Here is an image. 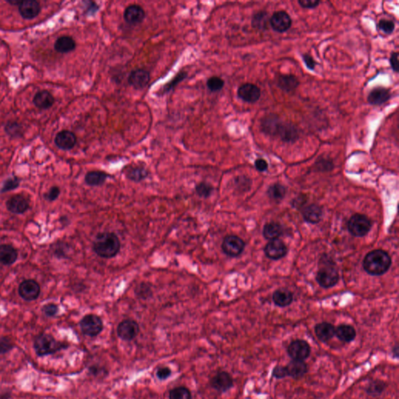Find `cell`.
<instances>
[{"mask_svg":"<svg viewBox=\"0 0 399 399\" xmlns=\"http://www.w3.org/2000/svg\"><path fill=\"white\" fill-rule=\"evenodd\" d=\"M41 288L35 280H25L19 286V294L26 301H33L38 299Z\"/></svg>","mask_w":399,"mask_h":399,"instance_id":"cell-11","label":"cell"},{"mask_svg":"<svg viewBox=\"0 0 399 399\" xmlns=\"http://www.w3.org/2000/svg\"><path fill=\"white\" fill-rule=\"evenodd\" d=\"M150 74L143 69H138L132 71L128 78L129 85L137 90L144 89L150 81Z\"/></svg>","mask_w":399,"mask_h":399,"instance_id":"cell-17","label":"cell"},{"mask_svg":"<svg viewBox=\"0 0 399 399\" xmlns=\"http://www.w3.org/2000/svg\"><path fill=\"white\" fill-rule=\"evenodd\" d=\"M303 59L308 69L313 70L317 65V62L313 59L311 55H308V54H304L303 55Z\"/></svg>","mask_w":399,"mask_h":399,"instance_id":"cell-51","label":"cell"},{"mask_svg":"<svg viewBox=\"0 0 399 399\" xmlns=\"http://www.w3.org/2000/svg\"><path fill=\"white\" fill-rule=\"evenodd\" d=\"M348 228L353 236L362 237L370 232L371 229V222L365 215L356 214L349 219Z\"/></svg>","mask_w":399,"mask_h":399,"instance_id":"cell-5","label":"cell"},{"mask_svg":"<svg viewBox=\"0 0 399 399\" xmlns=\"http://www.w3.org/2000/svg\"><path fill=\"white\" fill-rule=\"evenodd\" d=\"M41 11L39 4L35 0L21 1L19 5V12L25 19H32L38 15Z\"/></svg>","mask_w":399,"mask_h":399,"instance_id":"cell-21","label":"cell"},{"mask_svg":"<svg viewBox=\"0 0 399 399\" xmlns=\"http://www.w3.org/2000/svg\"><path fill=\"white\" fill-rule=\"evenodd\" d=\"M263 236L269 240L278 239L282 235V228L279 223L270 222L265 225L263 230Z\"/></svg>","mask_w":399,"mask_h":399,"instance_id":"cell-33","label":"cell"},{"mask_svg":"<svg viewBox=\"0 0 399 399\" xmlns=\"http://www.w3.org/2000/svg\"><path fill=\"white\" fill-rule=\"evenodd\" d=\"M287 353L292 360L304 361L310 356L311 347L306 341L296 339L288 346Z\"/></svg>","mask_w":399,"mask_h":399,"instance_id":"cell-6","label":"cell"},{"mask_svg":"<svg viewBox=\"0 0 399 399\" xmlns=\"http://www.w3.org/2000/svg\"><path fill=\"white\" fill-rule=\"evenodd\" d=\"M80 327L85 336L96 337L103 330V322L97 315L88 314L81 319Z\"/></svg>","mask_w":399,"mask_h":399,"instance_id":"cell-4","label":"cell"},{"mask_svg":"<svg viewBox=\"0 0 399 399\" xmlns=\"http://www.w3.org/2000/svg\"><path fill=\"white\" fill-rule=\"evenodd\" d=\"M276 137H279L284 142L293 143L299 139V130L294 124L282 121Z\"/></svg>","mask_w":399,"mask_h":399,"instance_id":"cell-15","label":"cell"},{"mask_svg":"<svg viewBox=\"0 0 399 399\" xmlns=\"http://www.w3.org/2000/svg\"><path fill=\"white\" fill-rule=\"evenodd\" d=\"M213 189V186L210 183H208L206 182H200L199 184L196 185L195 187L196 194L200 197L203 198L209 197L212 195Z\"/></svg>","mask_w":399,"mask_h":399,"instance_id":"cell-38","label":"cell"},{"mask_svg":"<svg viewBox=\"0 0 399 399\" xmlns=\"http://www.w3.org/2000/svg\"><path fill=\"white\" fill-rule=\"evenodd\" d=\"M315 334L322 343H327L336 335V327L331 323L322 322L315 327Z\"/></svg>","mask_w":399,"mask_h":399,"instance_id":"cell-23","label":"cell"},{"mask_svg":"<svg viewBox=\"0 0 399 399\" xmlns=\"http://www.w3.org/2000/svg\"><path fill=\"white\" fill-rule=\"evenodd\" d=\"M169 399H192V394L189 389L181 386L170 390Z\"/></svg>","mask_w":399,"mask_h":399,"instance_id":"cell-37","label":"cell"},{"mask_svg":"<svg viewBox=\"0 0 399 399\" xmlns=\"http://www.w3.org/2000/svg\"><path fill=\"white\" fill-rule=\"evenodd\" d=\"M282 122V119L277 115L271 114L262 119L260 129L268 136L276 137Z\"/></svg>","mask_w":399,"mask_h":399,"instance_id":"cell-16","label":"cell"},{"mask_svg":"<svg viewBox=\"0 0 399 399\" xmlns=\"http://www.w3.org/2000/svg\"><path fill=\"white\" fill-rule=\"evenodd\" d=\"M286 367L287 377H293L294 379L302 378L306 375L308 371V366L304 361L300 360H291Z\"/></svg>","mask_w":399,"mask_h":399,"instance_id":"cell-19","label":"cell"},{"mask_svg":"<svg viewBox=\"0 0 399 399\" xmlns=\"http://www.w3.org/2000/svg\"><path fill=\"white\" fill-rule=\"evenodd\" d=\"M391 260L387 252L377 249L370 252L363 260V268L371 276H381L390 268Z\"/></svg>","mask_w":399,"mask_h":399,"instance_id":"cell-2","label":"cell"},{"mask_svg":"<svg viewBox=\"0 0 399 399\" xmlns=\"http://www.w3.org/2000/svg\"><path fill=\"white\" fill-rule=\"evenodd\" d=\"M108 177L109 175L102 171H91L85 176V182L91 186H102Z\"/></svg>","mask_w":399,"mask_h":399,"instance_id":"cell-29","label":"cell"},{"mask_svg":"<svg viewBox=\"0 0 399 399\" xmlns=\"http://www.w3.org/2000/svg\"><path fill=\"white\" fill-rule=\"evenodd\" d=\"M298 4L305 9H313L320 5L319 0H299Z\"/></svg>","mask_w":399,"mask_h":399,"instance_id":"cell-46","label":"cell"},{"mask_svg":"<svg viewBox=\"0 0 399 399\" xmlns=\"http://www.w3.org/2000/svg\"><path fill=\"white\" fill-rule=\"evenodd\" d=\"M390 93L388 89L382 87L373 88L367 97V101L370 105H380L385 103L390 99Z\"/></svg>","mask_w":399,"mask_h":399,"instance_id":"cell-22","label":"cell"},{"mask_svg":"<svg viewBox=\"0 0 399 399\" xmlns=\"http://www.w3.org/2000/svg\"><path fill=\"white\" fill-rule=\"evenodd\" d=\"M293 300V296L290 291L282 289L276 291L273 294V301L277 306L281 307L289 306Z\"/></svg>","mask_w":399,"mask_h":399,"instance_id":"cell-28","label":"cell"},{"mask_svg":"<svg viewBox=\"0 0 399 399\" xmlns=\"http://www.w3.org/2000/svg\"><path fill=\"white\" fill-rule=\"evenodd\" d=\"M286 188L280 184L272 185V186H270V188H269V191H268L269 196L272 198V199L275 200L282 199V198L284 197L285 195H286Z\"/></svg>","mask_w":399,"mask_h":399,"instance_id":"cell-39","label":"cell"},{"mask_svg":"<svg viewBox=\"0 0 399 399\" xmlns=\"http://www.w3.org/2000/svg\"><path fill=\"white\" fill-rule=\"evenodd\" d=\"M7 208L11 213L23 214L29 208L28 200L21 195H14L7 202Z\"/></svg>","mask_w":399,"mask_h":399,"instance_id":"cell-20","label":"cell"},{"mask_svg":"<svg viewBox=\"0 0 399 399\" xmlns=\"http://www.w3.org/2000/svg\"><path fill=\"white\" fill-rule=\"evenodd\" d=\"M378 26L379 28L386 34H391L395 28L394 23L388 20H381L379 22Z\"/></svg>","mask_w":399,"mask_h":399,"instance_id":"cell-42","label":"cell"},{"mask_svg":"<svg viewBox=\"0 0 399 399\" xmlns=\"http://www.w3.org/2000/svg\"><path fill=\"white\" fill-rule=\"evenodd\" d=\"M211 386L219 392H226L233 386V378L228 372H219L211 380Z\"/></svg>","mask_w":399,"mask_h":399,"instance_id":"cell-13","label":"cell"},{"mask_svg":"<svg viewBox=\"0 0 399 399\" xmlns=\"http://www.w3.org/2000/svg\"><path fill=\"white\" fill-rule=\"evenodd\" d=\"M265 254L272 260H279L286 256L287 247L282 240L276 239L270 240L264 248Z\"/></svg>","mask_w":399,"mask_h":399,"instance_id":"cell-14","label":"cell"},{"mask_svg":"<svg viewBox=\"0 0 399 399\" xmlns=\"http://www.w3.org/2000/svg\"><path fill=\"white\" fill-rule=\"evenodd\" d=\"M139 324L135 320L126 319L119 323L117 327V335L122 340L132 341L139 334Z\"/></svg>","mask_w":399,"mask_h":399,"instance_id":"cell-9","label":"cell"},{"mask_svg":"<svg viewBox=\"0 0 399 399\" xmlns=\"http://www.w3.org/2000/svg\"><path fill=\"white\" fill-rule=\"evenodd\" d=\"M186 77V73H181V74H178L177 76L174 78L172 81H171L169 85L166 86V90L169 91V90L172 89V88H173V87L176 86L178 83L180 82V81L184 79Z\"/></svg>","mask_w":399,"mask_h":399,"instance_id":"cell-50","label":"cell"},{"mask_svg":"<svg viewBox=\"0 0 399 399\" xmlns=\"http://www.w3.org/2000/svg\"><path fill=\"white\" fill-rule=\"evenodd\" d=\"M18 251L11 245H0V263L11 265L18 259Z\"/></svg>","mask_w":399,"mask_h":399,"instance_id":"cell-26","label":"cell"},{"mask_svg":"<svg viewBox=\"0 0 399 399\" xmlns=\"http://www.w3.org/2000/svg\"><path fill=\"white\" fill-rule=\"evenodd\" d=\"M126 176L129 180L139 182L146 179L148 176V172L143 167L135 166L127 169L126 171Z\"/></svg>","mask_w":399,"mask_h":399,"instance_id":"cell-34","label":"cell"},{"mask_svg":"<svg viewBox=\"0 0 399 399\" xmlns=\"http://www.w3.org/2000/svg\"><path fill=\"white\" fill-rule=\"evenodd\" d=\"M59 194H60V189H59V188L57 187V186H53V187L49 189L48 193H45V198L47 201H48V202H53V201H55V200L58 198Z\"/></svg>","mask_w":399,"mask_h":399,"instance_id":"cell-48","label":"cell"},{"mask_svg":"<svg viewBox=\"0 0 399 399\" xmlns=\"http://www.w3.org/2000/svg\"><path fill=\"white\" fill-rule=\"evenodd\" d=\"M58 310H59L58 306L55 304H52V303L45 305L42 308V312L46 315L47 317H54L58 313Z\"/></svg>","mask_w":399,"mask_h":399,"instance_id":"cell-47","label":"cell"},{"mask_svg":"<svg viewBox=\"0 0 399 399\" xmlns=\"http://www.w3.org/2000/svg\"><path fill=\"white\" fill-rule=\"evenodd\" d=\"M244 247L245 243L243 239L236 236H226L222 245L224 253L232 257L240 255Z\"/></svg>","mask_w":399,"mask_h":399,"instance_id":"cell-8","label":"cell"},{"mask_svg":"<svg viewBox=\"0 0 399 399\" xmlns=\"http://www.w3.org/2000/svg\"><path fill=\"white\" fill-rule=\"evenodd\" d=\"M119 238L113 232H101L97 235L93 243V249L102 258H112L120 250Z\"/></svg>","mask_w":399,"mask_h":399,"instance_id":"cell-1","label":"cell"},{"mask_svg":"<svg viewBox=\"0 0 399 399\" xmlns=\"http://www.w3.org/2000/svg\"><path fill=\"white\" fill-rule=\"evenodd\" d=\"M339 279V276L337 269L331 265L323 266L317 272V281L318 284L322 287H333L337 284Z\"/></svg>","mask_w":399,"mask_h":399,"instance_id":"cell-7","label":"cell"},{"mask_svg":"<svg viewBox=\"0 0 399 399\" xmlns=\"http://www.w3.org/2000/svg\"><path fill=\"white\" fill-rule=\"evenodd\" d=\"M68 347L69 345L57 341L53 336L45 333L38 335L34 341V349L39 357L55 354Z\"/></svg>","mask_w":399,"mask_h":399,"instance_id":"cell-3","label":"cell"},{"mask_svg":"<svg viewBox=\"0 0 399 399\" xmlns=\"http://www.w3.org/2000/svg\"><path fill=\"white\" fill-rule=\"evenodd\" d=\"M390 66L394 72H398V53L397 52H393L390 57Z\"/></svg>","mask_w":399,"mask_h":399,"instance_id":"cell-49","label":"cell"},{"mask_svg":"<svg viewBox=\"0 0 399 399\" xmlns=\"http://www.w3.org/2000/svg\"><path fill=\"white\" fill-rule=\"evenodd\" d=\"M34 102L39 109H48L53 105L54 98L48 91H41L35 95Z\"/></svg>","mask_w":399,"mask_h":399,"instance_id":"cell-30","label":"cell"},{"mask_svg":"<svg viewBox=\"0 0 399 399\" xmlns=\"http://www.w3.org/2000/svg\"><path fill=\"white\" fill-rule=\"evenodd\" d=\"M335 336L343 343H350L356 339V331L353 326L349 324H341L336 328Z\"/></svg>","mask_w":399,"mask_h":399,"instance_id":"cell-25","label":"cell"},{"mask_svg":"<svg viewBox=\"0 0 399 399\" xmlns=\"http://www.w3.org/2000/svg\"><path fill=\"white\" fill-rule=\"evenodd\" d=\"M270 25L276 32L284 33L292 26V19L286 11H277L271 17Z\"/></svg>","mask_w":399,"mask_h":399,"instance_id":"cell-10","label":"cell"},{"mask_svg":"<svg viewBox=\"0 0 399 399\" xmlns=\"http://www.w3.org/2000/svg\"><path fill=\"white\" fill-rule=\"evenodd\" d=\"M255 167L260 172H264V171L267 170L269 165H268V162L264 159H256V162H255Z\"/></svg>","mask_w":399,"mask_h":399,"instance_id":"cell-52","label":"cell"},{"mask_svg":"<svg viewBox=\"0 0 399 399\" xmlns=\"http://www.w3.org/2000/svg\"><path fill=\"white\" fill-rule=\"evenodd\" d=\"M145 11L138 5H131L124 12V20L130 25L141 24L145 18Z\"/></svg>","mask_w":399,"mask_h":399,"instance_id":"cell-18","label":"cell"},{"mask_svg":"<svg viewBox=\"0 0 399 399\" xmlns=\"http://www.w3.org/2000/svg\"><path fill=\"white\" fill-rule=\"evenodd\" d=\"M303 218L310 223H318L322 218V210L317 205H310L303 211Z\"/></svg>","mask_w":399,"mask_h":399,"instance_id":"cell-31","label":"cell"},{"mask_svg":"<svg viewBox=\"0 0 399 399\" xmlns=\"http://www.w3.org/2000/svg\"><path fill=\"white\" fill-rule=\"evenodd\" d=\"M272 377L276 379H282L287 377L285 366H276L272 370Z\"/></svg>","mask_w":399,"mask_h":399,"instance_id":"cell-44","label":"cell"},{"mask_svg":"<svg viewBox=\"0 0 399 399\" xmlns=\"http://www.w3.org/2000/svg\"><path fill=\"white\" fill-rule=\"evenodd\" d=\"M237 95L239 98L249 103H255L260 99L261 96V91L260 88L250 84L246 83L244 85H241L238 89Z\"/></svg>","mask_w":399,"mask_h":399,"instance_id":"cell-12","label":"cell"},{"mask_svg":"<svg viewBox=\"0 0 399 399\" xmlns=\"http://www.w3.org/2000/svg\"><path fill=\"white\" fill-rule=\"evenodd\" d=\"M76 136L68 130H63L57 135L55 143L62 150H70L76 145Z\"/></svg>","mask_w":399,"mask_h":399,"instance_id":"cell-24","label":"cell"},{"mask_svg":"<svg viewBox=\"0 0 399 399\" xmlns=\"http://www.w3.org/2000/svg\"><path fill=\"white\" fill-rule=\"evenodd\" d=\"M89 4L90 6H88V13H91V14H92V13H95L97 11H98V6L97 5V4H95V3L91 2L89 3Z\"/></svg>","mask_w":399,"mask_h":399,"instance_id":"cell-53","label":"cell"},{"mask_svg":"<svg viewBox=\"0 0 399 399\" xmlns=\"http://www.w3.org/2000/svg\"><path fill=\"white\" fill-rule=\"evenodd\" d=\"M14 346L12 339L8 337H0V355L9 353Z\"/></svg>","mask_w":399,"mask_h":399,"instance_id":"cell-41","label":"cell"},{"mask_svg":"<svg viewBox=\"0 0 399 399\" xmlns=\"http://www.w3.org/2000/svg\"><path fill=\"white\" fill-rule=\"evenodd\" d=\"M224 85H225V81L219 77H212V78H209V81L207 82V86L210 91H213V92L220 91L223 88Z\"/></svg>","mask_w":399,"mask_h":399,"instance_id":"cell-40","label":"cell"},{"mask_svg":"<svg viewBox=\"0 0 399 399\" xmlns=\"http://www.w3.org/2000/svg\"><path fill=\"white\" fill-rule=\"evenodd\" d=\"M19 180L17 178H11V179H8V180L4 182V186L1 189V193H4V192H7V191H11L12 189H16L19 186Z\"/></svg>","mask_w":399,"mask_h":399,"instance_id":"cell-43","label":"cell"},{"mask_svg":"<svg viewBox=\"0 0 399 399\" xmlns=\"http://www.w3.org/2000/svg\"><path fill=\"white\" fill-rule=\"evenodd\" d=\"M270 24V18L266 12H258L254 14L252 19L253 28L258 30H266Z\"/></svg>","mask_w":399,"mask_h":399,"instance_id":"cell-36","label":"cell"},{"mask_svg":"<svg viewBox=\"0 0 399 399\" xmlns=\"http://www.w3.org/2000/svg\"><path fill=\"white\" fill-rule=\"evenodd\" d=\"M386 387H387V384L383 380H372L366 388V392L371 397H378L382 393L384 392Z\"/></svg>","mask_w":399,"mask_h":399,"instance_id":"cell-35","label":"cell"},{"mask_svg":"<svg viewBox=\"0 0 399 399\" xmlns=\"http://www.w3.org/2000/svg\"><path fill=\"white\" fill-rule=\"evenodd\" d=\"M278 86L279 88L286 91V92H292L295 91L299 86V80L294 75H280L278 79Z\"/></svg>","mask_w":399,"mask_h":399,"instance_id":"cell-27","label":"cell"},{"mask_svg":"<svg viewBox=\"0 0 399 399\" xmlns=\"http://www.w3.org/2000/svg\"><path fill=\"white\" fill-rule=\"evenodd\" d=\"M75 48H76V42L71 37H60L55 41V49L60 53L71 52Z\"/></svg>","mask_w":399,"mask_h":399,"instance_id":"cell-32","label":"cell"},{"mask_svg":"<svg viewBox=\"0 0 399 399\" xmlns=\"http://www.w3.org/2000/svg\"><path fill=\"white\" fill-rule=\"evenodd\" d=\"M172 374V370L169 367H160L156 372L157 378L160 380H165L169 378Z\"/></svg>","mask_w":399,"mask_h":399,"instance_id":"cell-45","label":"cell"},{"mask_svg":"<svg viewBox=\"0 0 399 399\" xmlns=\"http://www.w3.org/2000/svg\"><path fill=\"white\" fill-rule=\"evenodd\" d=\"M398 351H399L398 345L395 344V346H393L392 348L393 357H394V358L396 359L398 358V356H399Z\"/></svg>","mask_w":399,"mask_h":399,"instance_id":"cell-54","label":"cell"}]
</instances>
